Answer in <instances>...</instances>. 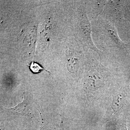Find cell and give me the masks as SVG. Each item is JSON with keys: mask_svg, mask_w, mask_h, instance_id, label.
Returning <instances> with one entry per match:
<instances>
[{"mask_svg": "<svg viewBox=\"0 0 130 130\" xmlns=\"http://www.w3.org/2000/svg\"><path fill=\"white\" fill-rule=\"evenodd\" d=\"M123 96V95L121 93H119L115 96L108 111L107 112L106 117L107 118L114 117L118 113L122 105Z\"/></svg>", "mask_w": 130, "mask_h": 130, "instance_id": "1", "label": "cell"}, {"mask_svg": "<svg viewBox=\"0 0 130 130\" xmlns=\"http://www.w3.org/2000/svg\"><path fill=\"white\" fill-rule=\"evenodd\" d=\"M29 68L31 71L32 73H39L42 71H46L50 74V72L48 71L46 69H44V68L42 67L41 65L38 64V63L36 62H32L31 63L29 66Z\"/></svg>", "mask_w": 130, "mask_h": 130, "instance_id": "2", "label": "cell"}, {"mask_svg": "<svg viewBox=\"0 0 130 130\" xmlns=\"http://www.w3.org/2000/svg\"><path fill=\"white\" fill-rule=\"evenodd\" d=\"M118 130H128L126 126V121L125 120L121 124L118 128Z\"/></svg>", "mask_w": 130, "mask_h": 130, "instance_id": "3", "label": "cell"}]
</instances>
